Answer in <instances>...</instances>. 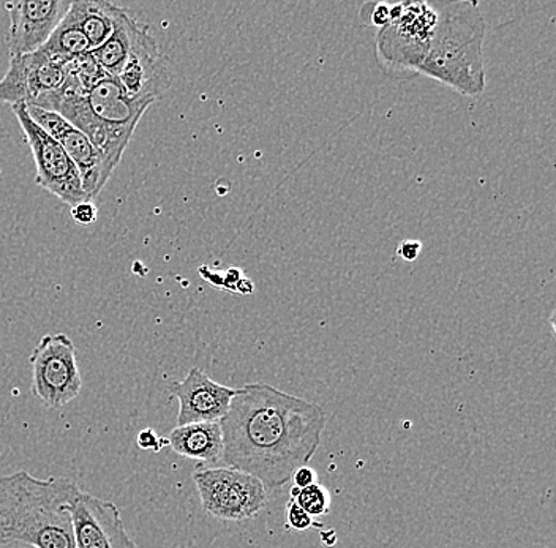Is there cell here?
Returning a JSON list of instances; mask_svg holds the SVG:
<instances>
[{
	"mask_svg": "<svg viewBox=\"0 0 556 548\" xmlns=\"http://www.w3.org/2000/svg\"><path fill=\"white\" fill-rule=\"evenodd\" d=\"M325 409L266 383L236 390L220 421L222 460L252 474L266 488H280L313 459L325 432Z\"/></svg>",
	"mask_w": 556,
	"mask_h": 548,
	"instance_id": "cell-1",
	"label": "cell"
},
{
	"mask_svg": "<svg viewBox=\"0 0 556 548\" xmlns=\"http://www.w3.org/2000/svg\"><path fill=\"white\" fill-rule=\"evenodd\" d=\"M81 492L68 477L37 479L27 471L0 477V540L75 548L72 506Z\"/></svg>",
	"mask_w": 556,
	"mask_h": 548,
	"instance_id": "cell-2",
	"label": "cell"
},
{
	"mask_svg": "<svg viewBox=\"0 0 556 548\" xmlns=\"http://www.w3.org/2000/svg\"><path fill=\"white\" fill-rule=\"evenodd\" d=\"M438 24L429 51L416 73L432 78L465 97L485 89V21L478 2H434Z\"/></svg>",
	"mask_w": 556,
	"mask_h": 548,
	"instance_id": "cell-3",
	"label": "cell"
},
{
	"mask_svg": "<svg viewBox=\"0 0 556 548\" xmlns=\"http://www.w3.org/2000/svg\"><path fill=\"white\" fill-rule=\"evenodd\" d=\"M437 24V3L391 5V23L377 36V55L382 67L416 73L429 51Z\"/></svg>",
	"mask_w": 556,
	"mask_h": 548,
	"instance_id": "cell-4",
	"label": "cell"
},
{
	"mask_svg": "<svg viewBox=\"0 0 556 548\" xmlns=\"http://www.w3.org/2000/svg\"><path fill=\"white\" fill-rule=\"evenodd\" d=\"M201 506L225 522H242L258 515L267 505V488L252 474L236 468H206L193 474Z\"/></svg>",
	"mask_w": 556,
	"mask_h": 548,
	"instance_id": "cell-5",
	"label": "cell"
},
{
	"mask_svg": "<svg viewBox=\"0 0 556 548\" xmlns=\"http://www.w3.org/2000/svg\"><path fill=\"white\" fill-rule=\"evenodd\" d=\"M33 394L47 408L59 409L78 397L83 378L75 343L68 335L41 336L30 354Z\"/></svg>",
	"mask_w": 556,
	"mask_h": 548,
	"instance_id": "cell-6",
	"label": "cell"
},
{
	"mask_svg": "<svg viewBox=\"0 0 556 548\" xmlns=\"http://www.w3.org/2000/svg\"><path fill=\"white\" fill-rule=\"evenodd\" d=\"M12 110L33 151L35 168H37V177H35L37 186L72 207L86 201L81 175L64 148L40 125L34 123L33 117L27 113L26 105L12 106Z\"/></svg>",
	"mask_w": 556,
	"mask_h": 548,
	"instance_id": "cell-7",
	"label": "cell"
},
{
	"mask_svg": "<svg viewBox=\"0 0 556 548\" xmlns=\"http://www.w3.org/2000/svg\"><path fill=\"white\" fill-rule=\"evenodd\" d=\"M87 106L110 141V158L119 165L142 114L154 105L152 100L128 95L116 76L104 75L85 92Z\"/></svg>",
	"mask_w": 556,
	"mask_h": 548,
	"instance_id": "cell-8",
	"label": "cell"
},
{
	"mask_svg": "<svg viewBox=\"0 0 556 548\" xmlns=\"http://www.w3.org/2000/svg\"><path fill=\"white\" fill-rule=\"evenodd\" d=\"M68 61L43 50L12 55L9 71L0 79V103L40 106L48 97L64 88L68 79Z\"/></svg>",
	"mask_w": 556,
	"mask_h": 548,
	"instance_id": "cell-9",
	"label": "cell"
},
{
	"mask_svg": "<svg viewBox=\"0 0 556 548\" xmlns=\"http://www.w3.org/2000/svg\"><path fill=\"white\" fill-rule=\"evenodd\" d=\"M26 107L34 123L40 125L67 152L81 175L87 200L96 201L110 177L113 176L116 166L81 130L73 127L64 117L40 107Z\"/></svg>",
	"mask_w": 556,
	"mask_h": 548,
	"instance_id": "cell-10",
	"label": "cell"
},
{
	"mask_svg": "<svg viewBox=\"0 0 556 548\" xmlns=\"http://www.w3.org/2000/svg\"><path fill=\"white\" fill-rule=\"evenodd\" d=\"M116 78L128 95L152 102L172 86L168 64L146 24L137 23L130 53Z\"/></svg>",
	"mask_w": 556,
	"mask_h": 548,
	"instance_id": "cell-11",
	"label": "cell"
},
{
	"mask_svg": "<svg viewBox=\"0 0 556 548\" xmlns=\"http://www.w3.org/2000/svg\"><path fill=\"white\" fill-rule=\"evenodd\" d=\"M75 548H138L114 502L81 492L72 506Z\"/></svg>",
	"mask_w": 556,
	"mask_h": 548,
	"instance_id": "cell-12",
	"label": "cell"
},
{
	"mask_svg": "<svg viewBox=\"0 0 556 548\" xmlns=\"http://www.w3.org/2000/svg\"><path fill=\"white\" fill-rule=\"evenodd\" d=\"M70 5V0H16L5 3L10 16V54H33L41 50L67 15Z\"/></svg>",
	"mask_w": 556,
	"mask_h": 548,
	"instance_id": "cell-13",
	"label": "cell"
},
{
	"mask_svg": "<svg viewBox=\"0 0 556 548\" xmlns=\"http://www.w3.org/2000/svg\"><path fill=\"white\" fill-rule=\"evenodd\" d=\"M169 391L179 400L177 425L220 422L236 394V390L217 383L198 367L190 369L182 381H173Z\"/></svg>",
	"mask_w": 556,
	"mask_h": 548,
	"instance_id": "cell-14",
	"label": "cell"
},
{
	"mask_svg": "<svg viewBox=\"0 0 556 548\" xmlns=\"http://www.w3.org/2000/svg\"><path fill=\"white\" fill-rule=\"evenodd\" d=\"M166 439L174 453L201 463H217L224 456L220 422L177 425Z\"/></svg>",
	"mask_w": 556,
	"mask_h": 548,
	"instance_id": "cell-15",
	"label": "cell"
},
{
	"mask_svg": "<svg viewBox=\"0 0 556 548\" xmlns=\"http://www.w3.org/2000/svg\"><path fill=\"white\" fill-rule=\"evenodd\" d=\"M138 21L128 10L117 5L114 16V27L111 36L97 50L90 51L97 64L108 75L117 76L130 53L131 40H134L135 27Z\"/></svg>",
	"mask_w": 556,
	"mask_h": 548,
	"instance_id": "cell-16",
	"label": "cell"
},
{
	"mask_svg": "<svg viewBox=\"0 0 556 548\" xmlns=\"http://www.w3.org/2000/svg\"><path fill=\"white\" fill-rule=\"evenodd\" d=\"M73 5L78 12L79 24L89 41L90 51L97 50L113 33L116 3L102 2V0H75Z\"/></svg>",
	"mask_w": 556,
	"mask_h": 548,
	"instance_id": "cell-17",
	"label": "cell"
},
{
	"mask_svg": "<svg viewBox=\"0 0 556 548\" xmlns=\"http://www.w3.org/2000/svg\"><path fill=\"white\" fill-rule=\"evenodd\" d=\"M41 50L61 59H75L90 53L89 41H87L85 33H83L78 12H76L73 2L70 5L67 15L55 27L50 40L47 41V44Z\"/></svg>",
	"mask_w": 556,
	"mask_h": 548,
	"instance_id": "cell-18",
	"label": "cell"
},
{
	"mask_svg": "<svg viewBox=\"0 0 556 548\" xmlns=\"http://www.w3.org/2000/svg\"><path fill=\"white\" fill-rule=\"evenodd\" d=\"M299 508L304 509L308 515L315 517L328 515L330 512V494L325 485L316 484L311 487L301 488L298 496L293 499Z\"/></svg>",
	"mask_w": 556,
	"mask_h": 548,
	"instance_id": "cell-19",
	"label": "cell"
},
{
	"mask_svg": "<svg viewBox=\"0 0 556 548\" xmlns=\"http://www.w3.org/2000/svg\"><path fill=\"white\" fill-rule=\"evenodd\" d=\"M287 526L290 530L298 531V533L311 528H323L321 523L315 522L313 517L308 515L304 509L299 508L293 499H290L287 505Z\"/></svg>",
	"mask_w": 556,
	"mask_h": 548,
	"instance_id": "cell-20",
	"label": "cell"
},
{
	"mask_svg": "<svg viewBox=\"0 0 556 548\" xmlns=\"http://www.w3.org/2000/svg\"><path fill=\"white\" fill-rule=\"evenodd\" d=\"M363 9L368 10V23H370L371 26L382 29V27L391 23V3H368V5H364Z\"/></svg>",
	"mask_w": 556,
	"mask_h": 548,
	"instance_id": "cell-21",
	"label": "cell"
},
{
	"mask_svg": "<svg viewBox=\"0 0 556 548\" xmlns=\"http://www.w3.org/2000/svg\"><path fill=\"white\" fill-rule=\"evenodd\" d=\"M99 215V207L93 201L86 200L72 207V218L79 225H92Z\"/></svg>",
	"mask_w": 556,
	"mask_h": 548,
	"instance_id": "cell-22",
	"label": "cell"
},
{
	"mask_svg": "<svg viewBox=\"0 0 556 548\" xmlns=\"http://www.w3.org/2000/svg\"><path fill=\"white\" fill-rule=\"evenodd\" d=\"M137 443L142 450H152V453H160L163 447L168 446V439L160 438L152 429H144L139 432Z\"/></svg>",
	"mask_w": 556,
	"mask_h": 548,
	"instance_id": "cell-23",
	"label": "cell"
},
{
	"mask_svg": "<svg viewBox=\"0 0 556 548\" xmlns=\"http://www.w3.org/2000/svg\"><path fill=\"white\" fill-rule=\"evenodd\" d=\"M291 479H293L294 487L305 488L318 482V474L313 468L305 464V467L298 468Z\"/></svg>",
	"mask_w": 556,
	"mask_h": 548,
	"instance_id": "cell-24",
	"label": "cell"
},
{
	"mask_svg": "<svg viewBox=\"0 0 556 548\" xmlns=\"http://www.w3.org/2000/svg\"><path fill=\"white\" fill-rule=\"evenodd\" d=\"M420 250H422V244L419 241L406 239L399 245L397 253L400 258L405 259V262H416L419 258Z\"/></svg>",
	"mask_w": 556,
	"mask_h": 548,
	"instance_id": "cell-25",
	"label": "cell"
},
{
	"mask_svg": "<svg viewBox=\"0 0 556 548\" xmlns=\"http://www.w3.org/2000/svg\"><path fill=\"white\" fill-rule=\"evenodd\" d=\"M321 540H323V544H325V546H328V547L336 546V540H337L336 531H333V530L323 531Z\"/></svg>",
	"mask_w": 556,
	"mask_h": 548,
	"instance_id": "cell-26",
	"label": "cell"
},
{
	"mask_svg": "<svg viewBox=\"0 0 556 548\" xmlns=\"http://www.w3.org/2000/svg\"><path fill=\"white\" fill-rule=\"evenodd\" d=\"M0 548H35L29 544L17 543V540H0Z\"/></svg>",
	"mask_w": 556,
	"mask_h": 548,
	"instance_id": "cell-27",
	"label": "cell"
}]
</instances>
